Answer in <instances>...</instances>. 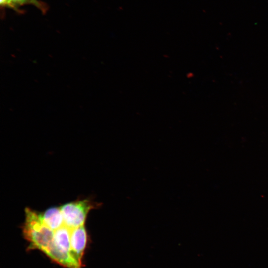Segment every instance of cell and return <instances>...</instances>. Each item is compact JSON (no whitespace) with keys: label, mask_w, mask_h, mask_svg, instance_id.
<instances>
[{"label":"cell","mask_w":268,"mask_h":268,"mask_svg":"<svg viewBox=\"0 0 268 268\" xmlns=\"http://www.w3.org/2000/svg\"><path fill=\"white\" fill-rule=\"evenodd\" d=\"M25 221L23 227L25 238L31 249H38L46 254L54 245V231L43 221L41 214L29 208L25 209Z\"/></svg>","instance_id":"cell-1"},{"label":"cell","mask_w":268,"mask_h":268,"mask_svg":"<svg viewBox=\"0 0 268 268\" xmlns=\"http://www.w3.org/2000/svg\"><path fill=\"white\" fill-rule=\"evenodd\" d=\"M100 204L88 199L79 200L62 206L60 208L65 225L71 229L84 225L88 212Z\"/></svg>","instance_id":"cell-2"},{"label":"cell","mask_w":268,"mask_h":268,"mask_svg":"<svg viewBox=\"0 0 268 268\" xmlns=\"http://www.w3.org/2000/svg\"><path fill=\"white\" fill-rule=\"evenodd\" d=\"M87 240V232L84 225L71 229V253L74 259L81 265Z\"/></svg>","instance_id":"cell-3"},{"label":"cell","mask_w":268,"mask_h":268,"mask_svg":"<svg viewBox=\"0 0 268 268\" xmlns=\"http://www.w3.org/2000/svg\"><path fill=\"white\" fill-rule=\"evenodd\" d=\"M54 231V241L57 248L72 255L70 246L71 229L64 225Z\"/></svg>","instance_id":"cell-4"},{"label":"cell","mask_w":268,"mask_h":268,"mask_svg":"<svg viewBox=\"0 0 268 268\" xmlns=\"http://www.w3.org/2000/svg\"><path fill=\"white\" fill-rule=\"evenodd\" d=\"M44 223L55 231L65 225L63 216L60 208L52 207L41 214Z\"/></svg>","instance_id":"cell-5"},{"label":"cell","mask_w":268,"mask_h":268,"mask_svg":"<svg viewBox=\"0 0 268 268\" xmlns=\"http://www.w3.org/2000/svg\"><path fill=\"white\" fill-rule=\"evenodd\" d=\"M0 4L1 7L11 8L16 11H19L21 7L27 5L35 6L43 13L47 10V5L38 0H0Z\"/></svg>","instance_id":"cell-6"}]
</instances>
